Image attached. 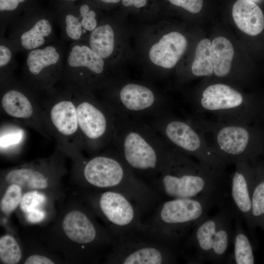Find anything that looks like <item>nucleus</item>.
<instances>
[{"label":"nucleus","mask_w":264,"mask_h":264,"mask_svg":"<svg viewBox=\"0 0 264 264\" xmlns=\"http://www.w3.org/2000/svg\"><path fill=\"white\" fill-rule=\"evenodd\" d=\"M159 174L160 187L171 198L207 196L225 202L224 175L169 145Z\"/></svg>","instance_id":"f257e3e1"},{"label":"nucleus","mask_w":264,"mask_h":264,"mask_svg":"<svg viewBox=\"0 0 264 264\" xmlns=\"http://www.w3.org/2000/svg\"><path fill=\"white\" fill-rule=\"evenodd\" d=\"M226 163H254L264 154V127L260 123L228 122L194 117L190 119Z\"/></svg>","instance_id":"f03ea898"},{"label":"nucleus","mask_w":264,"mask_h":264,"mask_svg":"<svg viewBox=\"0 0 264 264\" xmlns=\"http://www.w3.org/2000/svg\"><path fill=\"white\" fill-rule=\"evenodd\" d=\"M111 144L132 172L148 175L159 174L169 149L152 127L130 118H120Z\"/></svg>","instance_id":"7ed1b4c3"},{"label":"nucleus","mask_w":264,"mask_h":264,"mask_svg":"<svg viewBox=\"0 0 264 264\" xmlns=\"http://www.w3.org/2000/svg\"><path fill=\"white\" fill-rule=\"evenodd\" d=\"M192 105L198 112L211 114L218 121L261 123L264 119V102L224 83L208 85Z\"/></svg>","instance_id":"20e7f679"},{"label":"nucleus","mask_w":264,"mask_h":264,"mask_svg":"<svg viewBox=\"0 0 264 264\" xmlns=\"http://www.w3.org/2000/svg\"><path fill=\"white\" fill-rule=\"evenodd\" d=\"M226 203L219 207L216 214L206 216L194 227L188 243L195 251L193 258L195 263L225 262L233 243L232 220L236 214L230 203Z\"/></svg>","instance_id":"39448f33"},{"label":"nucleus","mask_w":264,"mask_h":264,"mask_svg":"<svg viewBox=\"0 0 264 264\" xmlns=\"http://www.w3.org/2000/svg\"><path fill=\"white\" fill-rule=\"evenodd\" d=\"M66 85L73 93L82 149L96 151L111 145L120 117L92 93Z\"/></svg>","instance_id":"423d86ee"},{"label":"nucleus","mask_w":264,"mask_h":264,"mask_svg":"<svg viewBox=\"0 0 264 264\" xmlns=\"http://www.w3.org/2000/svg\"><path fill=\"white\" fill-rule=\"evenodd\" d=\"M152 127L170 146L224 175L227 164L190 120L179 118L167 111L154 118Z\"/></svg>","instance_id":"0eeeda50"},{"label":"nucleus","mask_w":264,"mask_h":264,"mask_svg":"<svg viewBox=\"0 0 264 264\" xmlns=\"http://www.w3.org/2000/svg\"><path fill=\"white\" fill-rule=\"evenodd\" d=\"M0 84L2 112L14 122L33 129L47 140L53 139L39 93L25 81L12 76Z\"/></svg>","instance_id":"6e6552de"},{"label":"nucleus","mask_w":264,"mask_h":264,"mask_svg":"<svg viewBox=\"0 0 264 264\" xmlns=\"http://www.w3.org/2000/svg\"><path fill=\"white\" fill-rule=\"evenodd\" d=\"M62 84L44 93L42 104L57 148L77 155L82 145L76 104L70 87Z\"/></svg>","instance_id":"1a4fd4ad"},{"label":"nucleus","mask_w":264,"mask_h":264,"mask_svg":"<svg viewBox=\"0 0 264 264\" xmlns=\"http://www.w3.org/2000/svg\"><path fill=\"white\" fill-rule=\"evenodd\" d=\"M222 204L207 196L171 198L164 202L158 216L166 239L175 243L188 229L207 216L212 207Z\"/></svg>","instance_id":"9d476101"},{"label":"nucleus","mask_w":264,"mask_h":264,"mask_svg":"<svg viewBox=\"0 0 264 264\" xmlns=\"http://www.w3.org/2000/svg\"><path fill=\"white\" fill-rule=\"evenodd\" d=\"M105 74L104 60L88 45L77 41L68 50L60 81L92 93L105 85Z\"/></svg>","instance_id":"9b49d317"},{"label":"nucleus","mask_w":264,"mask_h":264,"mask_svg":"<svg viewBox=\"0 0 264 264\" xmlns=\"http://www.w3.org/2000/svg\"><path fill=\"white\" fill-rule=\"evenodd\" d=\"M102 100L123 118H155L168 111V104L158 97L151 88L137 83L126 84L116 95H107Z\"/></svg>","instance_id":"f8f14e48"},{"label":"nucleus","mask_w":264,"mask_h":264,"mask_svg":"<svg viewBox=\"0 0 264 264\" xmlns=\"http://www.w3.org/2000/svg\"><path fill=\"white\" fill-rule=\"evenodd\" d=\"M63 59L61 49L55 44L29 51L23 70L24 81L39 93L51 90L61 79Z\"/></svg>","instance_id":"ddd939ff"},{"label":"nucleus","mask_w":264,"mask_h":264,"mask_svg":"<svg viewBox=\"0 0 264 264\" xmlns=\"http://www.w3.org/2000/svg\"><path fill=\"white\" fill-rule=\"evenodd\" d=\"M257 162L235 164V170L230 179V204L246 223L253 240L255 238L256 227L251 214L252 195L256 180Z\"/></svg>","instance_id":"4468645a"},{"label":"nucleus","mask_w":264,"mask_h":264,"mask_svg":"<svg viewBox=\"0 0 264 264\" xmlns=\"http://www.w3.org/2000/svg\"><path fill=\"white\" fill-rule=\"evenodd\" d=\"M83 174L88 183L99 188L120 186L133 176L132 171L117 154L91 158L84 164Z\"/></svg>","instance_id":"2eb2a0df"},{"label":"nucleus","mask_w":264,"mask_h":264,"mask_svg":"<svg viewBox=\"0 0 264 264\" xmlns=\"http://www.w3.org/2000/svg\"><path fill=\"white\" fill-rule=\"evenodd\" d=\"M187 40L182 34L173 31L164 35L149 52L151 62L165 69L173 68L184 54Z\"/></svg>","instance_id":"dca6fc26"},{"label":"nucleus","mask_w":264,"mask_h":264,"mask_svg":"<svg viewBox=\"0 0 264 264\" xmlns=\"http://www.w3.org/2000/svg\"><path fill=\"white\" fill-rule=\"evenodd\" d=\"M99 206L106 218L116 226L127 227L135 220V210L132 204L120 192H104L100 197Z\"/></svg>","instance_id":"f3484780"},{"label":"nucleus","mask_w":264,"mask_h":264,"mask_svg":"<svg viewBox=\"0 0 264 264\" xmlns=\"http://www.w3.org/2000/svg\"><path fill=\"white\" fill-rule=\"evenodd\" d=\"M232 17L237 27L250 36L259 34L264 28L261 9L251 0H238L232 7Z\"/></svg>","instance_id":"a211bd4d"},{"label":"nucleus","mask_w":264,"mask_h":264,"mask_svg":"<svg viewBox=\"0 0 264 264\" xmlns=\"http://www.w3.org/2000/svg\"><path fill=\"white\" fill-rule=\"evenodd\" d=\"M62 227L66 236L78 243H90L96 236L93 223L85 214L78 210L72 211L66 215Z\"/></svg>","instance_id":"6ab92c4d"},{"label":"nucleus","mask_w":264,"mask_h":264,"mask_svg":"<svg viewBox=\"0 0 264 264\" xmlns=\"http://www.w3.org/2000/svg\"><path fill=\"white\" fill-rule=\"evenodd\" d=\"M53 22L48 18L41 17L20 33L18 42L23 49L30 51L46 44L53 35Z\"/></svg>","instance_id":"aec40b11"},{"label":"nucleus","mask_w":264,"mask_h":264,"mask_svg":"<svg viewBox=\"0 0 264 264\" xmlns=\"http://www.w3.org/2000/svg\"><path fill=\"white\" fill-rule=\"evenodd\" d=\"M233 236V251L228 254L225 263L235 264H255L254 244L242 227L241 218L236 214Z\"/></svg>","instance_id":"412c9836"},{"label":"nucleus","mask_w":264,"mask_h":264,"mask_svg":"<svg viewBox=\"0 0 264 264\" xmlns=\"http://www.w3.org/2000/svg\"><path fill=\"white\" fill-rule=\"evenodd\" d=\"M175 258L176 254L171 249L145 246L126 253L120 262L124 264H160L172 262Z\"/></svg>","instance_id":"4be33fe9"},{"label":"nucleus","mask_w":264,"mask_h":264,"mask_svg":"<svg viewBox=\"0 0 264 264\" xmlns=\"http://www.w3.org/2000/svg\"><path fill=\"white\" fill-rule=\"evenodd\" d=\"M213 74L219 78L227 77L230 73L234 55L230 41L223 37L215 38L211 43Z\"/></svg>","instance_id":"5701e85b"},{"label":"nucleus","mask_w":264,"mask_h":264,"mask_svg":"<svg viewBox=\"0 0 264 264\" xmlns=\"http://www.w3.org/2000/svg\"><path fill=\"white\" fill-rule=\"evenodd\" d=\"M9 184H15L30 189H41L48 186V179L41 170L33 167L25 166L11 169L5 175Z\"/></svg>","instance_id":"b1692460"},{"label":"nucleus","mask_w":264,"mask_h":264,"mask_svg":"<svg viewBox=\"0 0 264 264\" xmlns=\"http://www.w3.org/2000/svg\"><path fill=\"white\" fill-rule=\"evenodd\" d=\"M114 45V32L109 24L98 25L89 34L88 46L104 60L111 56Z\"/></svg>","instance_id":"393cba45"},{"label":"nucleus","mask_w":264,"mask_h":264,"mask_svg":"<svg viewBox=\"0 0 264 264\" xmlns=\"http://www.w3.org/2000/svg\"><path fill=\"white\" fill-rule=\"evenodd\" d=\"M211 43L204 39L198 44L191 66V73L196 77H209L213 75V66L211 56Z\"/></svg>","instance_id":"a878e982"},{"label":"nucleus","mask_w":264,"mask_h":264,"mask_svg":"<svg viewBox=\"0 0 264 264\" xmlns=\"http://www.w3.org/2000/svg\"><path fill=\"white\" fill-rule=\"evenodd\" d=\"M257 166L256 180L252 195L251 214L255 227L261 228L264 232V176L259 161Z\"/></svg>","instance_id":"bb28decb"},{"label":"nucleus","mask_w":264,"mask_h":264,"mask_svg":"<svg viewBox=\"0 0 264 264\" xmlns=\"http://www.w3.org/2000/svg\"><path fill=\"white\" fill-rule=\"evenodd\" d=\"M22 127L23 126L14 122L1 124L0 136L1 153L17 149L24 144L26 133Z\"/></svg>","instance_id":"cd10ccee"},{"label":"nucleus","mask_w":264,"mask_h":264,"mask_svg":"<svg viewBox=\"0 0 264 264\" xmlns=\"http://www.w3.org/2000/svg\"><path fill=\"white\" fill-rule=\"evenodd\" d=\"M22 257L21 249L15 240L10 235H4L0 239V259L6 264H15Z\"/></svg>","instance_id":"c85d7f7f"},{"label":"nucleus","mask_w":264,"mask_h":264,"mask_svg":"<svg viewBox=\"0 0 264 264\" xmlns=\"http://www.w3.org/2000/svg\"><path fill=\"white\" fill-rule=\"evenodd\" d=\"M79 14L77 15L75 12H68L64 17L65 34L70 40L74 42L80 41L85 34L79 12Z\"/></svg>","instance_id":"c756f323"},{"label":"nucleus","mask_w":264,"mask_h":264,"mask_svg":"<svg viewBox=\"0 0 264 264\" xmlns=\"http://www.w3.org/2000/svg\"><path fill=\"white\" fill-rule=\"evenodd\" d=\"M22 198L21 186L15 184H10L0 201L1 211L5 214L13 211L20 204Z\"/></svg>","instance_id":"7c9ffc66"},{"label":"nucleus","mask_w":264,"mask_h":264,"mask_svg":"<svg viewBox=\"0 0 264 264\" xmlns=\"http://www.w3.org/2000/svg\"><path fill=\"white\" fill-rule=\"evenodd\" d=\"M45 197L37 191L25 193L22 198L20 207L25 213L36 210L41 209V206L45 203Z\"/></svg>","instance_id":"2f4dec72"},{"label":"nucleus","mask_w":264,"mask_h":264,"mask_svg":"<svg viewBox=\"0 0 264 264\" xmlns=\"http://www.w3.org/2000/svg\"><path fill=\"white\" fill-rule=\"evenodd\" d=\"M79 12L82 17V26L85 33L91 32L98 26L96 13L90 10L88 5L82 4L79 8Z\"/></svg>","instance_id":"473e14b6"},{"label":"nucleus","mask_w":264,"mask_h":264,"mask_svg":"<svg viewBox=\"0 0 264 264\" xmlns=\"http://www.w3.org/2000/svg\"><path fill=\"white\" fill-rule=\"evenodd\" d=\"M13 56L10 48L5 44L0 45V84L8 79V66H10Z\"/></svg>","instance_id":"72a5a7b5"},{"label":"nucleus","mask_w":264,"mask_h":264,"mask_svg":"<svg viewBox=\"0 0 264 264\" xmlns=\"http://www.w3.org/2000/svg\"><path fill=\"white\" fill-rule=\"evenodd\" d=\"M170 3L180 6L192 13H198L201 9L203 0H168Z\"/></svg>","instance_id":"f704fd0d"},{"label":"nucleus","mask_w":264,"mask_h":264,"mask_svg":"<svg viewBox=\"0 0 264 264\" xmlns=\"http://www.w3.org/2000/svg\"><path fill=\"white\" fill-rule=\"evenodd\" d=\"M26 0H0V13H11L17 10Z\"/></svg>","instance_id":"c9c22d12"},{"label":"nucleus","mask_w":264,"mask_h":264,"mask_svg":"<svg viewBox=\"0 0 264 264\" xmlns=\"http://www.w3.org/2000/svg\"><path fill=\"white\" fill-rule=\"evenodd\" d=\"M25 214L26 220L31 223L40 222L45 216V212L42 209L36 210Z\"/></svg>","instance_id":"e433bc0d"},{"label":"nucleus","mask_w":264,"mask_h":264,"mask_svg":"<svg viewBox=\"0 0 264 264\" xmlns=\"http://www.w3.org/2000/svg\"><path fill=\"white\" fill-rule=\"evenodd\" d=\"M25 264H53L54 263L50 259L42 255H33L29 256L25 261Z\"/></svg>","instance_id":"4c0bfd02"},{"label":"nucleus","mask_w":264,"mask_h":264,"mask_svg":"<svg viewBox=\"0 0 264 264\" xmlns=\"http://www.w3.org/2000/svg\"><path fill=\"white\" fill-rule=\"evenodd\" d=\"M122 3L126 7L134 6L136 8H140L146 5L147 0H122Z\"/></svg>","instance_id":"58836bf2"},{"label":"nucleus","mask_w":264,"mask_h":264,"mask_svg":"<svg viewBox=\"0 0 264 264\" xmlns=\"http://www.w3.org/2000/svg\"><path fill=\"white\" fill-rule=\"evenodd\" d=\"M262 157H263L262 160L261 161H259V164L260 166L262 172L264 176V154H263Z\"/></svg>","instance_id":"ea45409f"},{"label":"nucleus","mask_w":264,"mask_h":264,"mask_svg":"<svg viewBox=\"0 0 264 264\" xmlns=\"http://www.w3.org/2000/svg\"><path fill=\"white\" fill-rule=\"evenodd\" d=\"M101 1L106 3H118L120 0H100Z\"/></svg>","instance_id":"a19ab883"},{"label":"nucleus","mask_w":264,"mask_h":264,"mask_svg":"<svg viewBox=\"0 0 264 264\" xmlns=\"http://www.w3.org/2000/svg\"><path fill=\"white\" fill-rule=\"evenodd\" d=\"M65 0L66 1H72H72H75L77 0Z\"/></svg>","instance_id":"79ce46f5"}]
</instances>
